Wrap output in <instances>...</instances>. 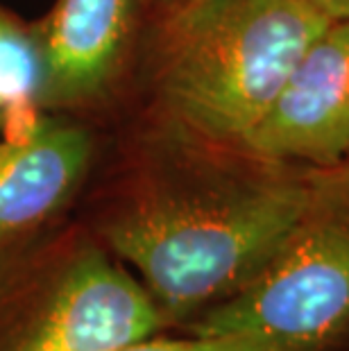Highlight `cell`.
I'll use <instances>...</instances> for the list:
<instances>
[{"label": "cell", "mask_w": 349, "mask_h": 351, "mask_svg": "<svg viewBox=\"0 0 349 351\" xmlns=\"http://www.w3.org/2000/svg\"><path fill=\"white\" fill-rule=\"evenodd\" d=\"M161 143L111 208L105 238L170 328H184L263 270L333 168L265 159L168 127Z\"/></svg>", "instance_id": "6da1fadb"}, {"label": "cell", "mask_w": 349, "mask_h": 351, "mask_svg": "<svg viewBox=\"0 0 349 351\" xmlns=\"http://www.w3.org/2000/svg\"><path fill=\"white\" fill-rule=\"evenodd\" d=\"M329 23L302 0H202L159 25L154 93L166 127L243 147Z\"/></svg>", "instance_id": "7a4b0ae2"}, {"label": "cell", "mask_w": 349, "mask_h": 351, "mask_svg": "<svg viewBox=\"0 0 349 351\" xmlns=\"http://www.w3.org/2000/svg\"><path fill=\"white\" fill-rule=\"evenodd\" d=\"M245 335L277 351L349 349V166L333 168L248 286L184 326Z\"/></svg>", "instance_id": "3957f363"}, {"label": "cell", "mask_w": 349, "mask_h": 351, "mask_svg": "<svg viewBox=\"0 0 349 351\" xmlns=\"http://www.w3.org/2000/svg\"><path fill=\"white\" fill-rule=\"evenodd\" d=\"M170 328L147 288L95 247L62 267L10 351H116Z\"/></svg>", "instance_id": "277c9868"}, {"label": "cell", "mask_w": 349, "mask_h": 351, "mask_svg": "<svg viewBox=\"0 0 349 351\" xmlns=\"http://www.w3.org/2000/svg\"><path fill=\"white\" fill-rule=\"evenodd\" d=\"M243 147L265 159L311 168L345 166L349 154V21H331L311 41Z\"/></svg>", "instance_id": "5b68a950"}, {"label": "cell", "mask_w": 349, "mask_h": 351, "mask_svg": "<svg viewBox=\"0 0 349 351\" xmlns=\"http://www.w3.org/2000/svg\"><path fill=\"white\" fill-rule=\"evenodd\" d=\"M141 0H57L39 29V107H75L105 93L134 36Z\"/></svg>", "instance_id": "8992f818"}, {"label": "cell", "mask_w": 349, "mask_h": 351, "mask_svg": "<svg viewBox=\"0 0 349 351\" xmlns=\"http://www.w3.org/2000/svg\"><path fill=\"white\" fill-rule=\"evenodd\" d=\"M91 159L86 130L34 118L0 141V241L41 225L75 193Z\"/></svg>", "instance_id": "52a82bcc"}, {"label": "cell", "mask_w": 349, "mask_h": 351, "mask_svg": "<svg viewBox=\"0 0 349 351\" xmlns=\"http://www.w3.org/2000/svg\"><path fill=\"white\" fill-rule=\"evenodd\" d=\"M41 41L32 29L0 10V107H39Z\"/></svg>", "instance_id": "ba28073f"}, {"label": "cell", "mask_w": 349, "mask_h": 351, "mask_svg": "<svg viewBox=\"0 0 349 351\" xmlns=\"http://www.w3.org/2000/svg\"><path fill=\"white\" fill-rule=\"evenodd\" d=\"M116 351H277L261 340L245 335H195L186 333L180 338L150 335V338L130 342Z\"/></svg>", "instance_id": "9c48e42d"}, {"label": "cell", "mask_w": 349, "mask_h": 351, "mask_svg": "<svg viewBox=\"0 0 349 351\" xmlns=\"http://www.w3.org/2000/svg\"><path fill=\"white\" fill-rule=\"evenodd\" d=\"M202 0H152V7L157 12V21L159 25L168 23L177 16H182L184 12L193 10L195 5H200Z\"/></svg>", "instance_id": "30bf717a"}, {"label": "cell", "mask_w": 349, "mask_h": 351, "mask_svg": "<svg viewBox=\"0 0 349 351\" xmlns=\"http://www.w3.org/2000/svg\"><path fill=\"white\" fill-rule=\"evenodd\" d=\"M329 21H349V0H302Z\"/></svg>", "instance_id": "8fae6325"}, {"label": "cell", "mask_w": 349, "mask_h": 351, "mask_svg": "<svg viewBox=\"0 0 349 351\" xmlns=\"http://www.w3.org/2000/svg\"><path fill=\"white\" fill-rule=\"evenodd\" d=\"M7 114H10V111L0 107V130H3V125H5V118H7Z\"/></svg>", "instance_id": "7c38bea8"}, {"label": "cell", "mask_w": 349, "mask_h": 351, "mask_svg": "<svg viewBox=\"0 0 349 351\" xmlns=\"http://www.w3.org/2000/svg\"><path fill=\"white\" fill-rule=\"evenodd\" d=\"M347 166H349V154H347Z\"/></svg>", "instance_id": "4fadbf2b"}, {"label": "cell", "mask_w": 349, "mask_h": 351, "mask_svg": "<svg viewBox=\"0 0 349 351\" xmlns=\"http://www.w3.org/2000/svg\"><path fill=\"white\" fill-rule=\"evenodd\" d=\"M347 351H349V349H347Z\"/></svg>", "instance_id": "5bb4252c"}]
</instances>
